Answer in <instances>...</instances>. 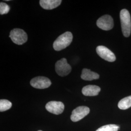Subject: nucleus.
I'll return each mask as SVG.
<instances>
[{
	"instance_id": "nucleus-15",
	"label": "nucleus",
	"mask_w": 131,
	"mask_h": 131,
	"mask_svg": "<svg viewBox=\"0 0 131 131\" xmlns=\"http://www.w3.org/2000/svg\"><path fill=\"white\" fill-rule=\"evenodd\" d=\"M12 106V103L7 100L2 99L0 100V111L4 112L9 110Z\"/></svg>"
},
{
	"instance_id": "nucleus-4",
	"label": "nucleus",
	"mask_w": 131,
	"mask_h": 131,
	"mask_svg": "<svg viewBox=\"0 0 131 131\" xmlns=\"http://www.w3.org/2000/svg\"><path fill=\"white\" fill-rule=\"evenodd\" d=\"M71 70V67L67 63V60L65 58L58 60L56 64V73L60 76L63 77L68 75Z\"/></svg>"
},
{
	"instance_id": "nucleus-10",
	"label": "nucleus",
	"mask_w": 131,
	"mask_h": 131,
	"mask_svg": "<svg viewBox=\"0 0 131 131\" xmlns=\"http://www.w3.org/2000/svg\"><path fill=\"white\" fill-rule=\"evenodd\" d=\"M101 88L95 85H88L84 86L82 89V93L86 96H95L98 95Z\"/></svg>"
},
{
	"instance_id": "nucleus-11",
	"label": "nucleus",
	"mask_w": 131,
	"mask_h": 131,
	"mask_svg": "<svg viewBox=\"0 0 131 131\" xmlns=\"http://www.w3.org/2000/svg\"><path fill=\"white\" fill-rule=\"evenodd\" d=\"M61 2V0H40L39 4L43 8L46 10H51L59 6Z\"/></svg>"
},
{
	"instance_id": "nucleus-8",
	"label": "nucleus",
	"mask_w": 131,
	"mask_h": 131,
	"mask_svg": "<svg viewBox=\"0 0 131 131\" xmlns=\"http://www.w3.org/2000/svg\"><path fill=\"white\" fill-rule=\"evenodd\" d=\"M96 52L99 56L106 61L112 62L116 60L115 55L107 47L99 46L96 48Z\"/></svg>"
},
{
	"instance_id": "nucleus-13",
	"label": "nucleus",
	"mask_w": 131,
	"mask_h": 131,
	"mask_svg": "<svg viewBox=\"0 0 131 131\" xmlns=\"http://www.w3.org/2000/svg\"><path fill=\"white\" fill-rule=\"evenodd\" d=\"M118 107L122 110H126L131 107V96L122 99L118 103Z\"/></svg>"
},
{
	"instance_id": "nucleus-6",
	"label": "nucleus",
	"mask_w": 131,
	"mask_h": 131,
	"mask_svg": "<svg viewBox=\"0 0 131 131\" xmlns=\"http://www.w3.org/2000/svg\"><path fill=\"white\" fill-rule=\"evenodd\" d=\"M96 24L99 28L103 30L108 31L113 28L114 20L111 16L105 15L97 20Z\"/></svg>"
},
{
	"instance_id": "nucleus-17",
	"label": "nucleus",
	"mask_w": 131,
	"mask_h": 131,
	"mask_svg": "<svg viewBox=\"0 0 131 131\" xmlns=\"http://www.w3.org/2000/svg\"><path fill=\"white\" fill-rule=\"evenodd\" d=\"M41 131V130H39V131Z\"/></svg>"
},
{
	"instance_id": "nucleus-1",
	"label": "nucleus",
	"mask_w": 131,
	"mask_h": 131,
	"mask_svg": "<svg viewBox=\"0 0 131 131\" xmlns=\"http://www.w3.org/2000/svg\"><path fill=\"white\" fill-rule=\"evenodd\" d=\"M73 35L70 32L63 33L53 42V47L56 51H59L68 47L72 42Z\"/></svg>"
},
{
	"instance_id": "nucleus-14",
	"label": "nucleus",
	"mask_w": 131,
	"mask_h": 131,
	"mask_svg": "<svg viewBox=\"0 0 131 131\" xmlns=\"http://www.w3.org/2000/svg\"><path fill=\"white\" fill-rule=\"evenodd\" d=\"M119 127L116 124H108L101 127L96 131H117Z\"/></svg>"
},
{
	"instance_id": "nucleus-12",
	"label": "nucleus",
	"mask_w": 131,
	"mask_h": 131,
	"mask_svg": "<svg viewBox=\"0 0 131 131\" xmlns=\"http://www.w3.org/2000/svg\"><path fill=\"white\" fill-rule=\"evenodd\" d=\"M81 77L82 79L86 81H92L93 80L98 79L100 75L98 73L92 71L88 69H84L82 70Z\"/></svg>"
},
{
	"instance_id": "nucleus-9",
	"label": "nucleus",
	"mask_w": 131,
	"mask_h": 131,
	"mask_svg": "<svg viewBox=\"0 0 131 131\" xmlns=\"http://www.w3.org/2000/svg\"><path fill=\"white\" fill-rule=\"evenodd\" d=\"M45 108L48 111L55 115H59L64 110V104L61 102L51 101L46 104Z\"/></svg>"
},
{
	"instance_id": "nucleus-3",
	"label": "nucleus",
	"mask_w": 131,
	"mask_h": 131,
	"mask_svg": "<svg viewBox=\"0 0 131 131\" xmlns=\"http://www.w3.org/2000/svg\"><path fill=\"white\" fill-rule=\"evenodd\" d=\"M9 37L14 43L17 45H23L27 41L28 36L23 29L15 28L10 33Z\"/></svg>"
},
{
	"instance_id": "nucleus-7",
	"label": "nucleus",
	"mask_w": 131,
	"mask_h": 131,
	"mask_svg": "<svg viewBox=\"0 0 131 131\" xmlns=\"http://www.w3.org/2000/svg\"><path fill=\"white\" fill-rule=\"evenodd\" d=\"M90 112L89 108L84 106H79L75 108L72 112L70 117L71 120L73 122H77L81 120L87 116Z\"/></svg>"
},
{
	"instance_id": "nucleus-16",
	"label": "nucleus",
	"mask_w": 131,
	"mask_h": 131,
	"mask_svg": "<svg viewBox=\"0 0 131 131\" xmlns=\"http://www.w3.org/2000/svg\"><path fill=\"white\" fill-rule=\"evenodd\" d=\"M10 11L9 6L6 3L1 2L0 3V14L1 15L7 14Z\"/></svg>"
},
{
	"instance_id": "nucleus-2",
	"label": "nucleus",
	"mask_w": 131,
	"mask_h": 131,
	"mask_svg": "<svg viewBox=\"0 0 131 131\" xmlns=\"http://www.w3.org/2000/svg\"><path fill=\"white\" fill-rule=\"evenodd\" d=\"M122 32L125 37H129L131 32V16L129 12L125 9H122L120 12Z\"/></svg>"
},
{
	"instance_id": "nucleus-5",
	"label": "nucleus",
	"mask_w": 131,
	"mask_h": 131,
	"mask_svg": "<svg viewBox=\"0 0 131 131\" xmlns=\"http://www.w3.org/2000/svg\"><path fill=\"white\" fill-rule=\"evenodd\" d=\"M51 81L49 78L44 76H38L31 80L30 84L32 86L37 89H45L51 85Z\"/></svg>"
}]
</instances>
